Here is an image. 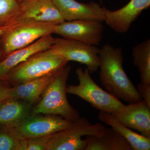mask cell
Masks as SVG:
<instances>
[{
	"label": "cell",
	"instance_id": "8992f818",
	"mask_svg": "<svg viewBox=\"0 0 150 150\" xmlns=\"http://www.w3.org/2000/svg\"><path fill=\"white\" fill-rule=\"evenodd\" d=\"M54 25L35 21L21 22L6 27L2 35L6 55L29 46L43 36L53 33Z\"/></svg>",
	"mask_w": 150,
	"mask_h": 150
},
{
	"label": "cell",
	"instance_id": "ac0fdd59",
	"mask_svg": "<svg viewBox=\"0 0 150 150\" xmlns=\"http://www.w3.org/2000/svg\"><path fill=\"white\" fill-rule=\"evenodd\" d=\"M98 119L102 123L110 126L124 137L133 150H150V139L138 134L121 124L110 113L100 111Z\"/></svg>",
	"mask_w": 150,
	"mask_h": 150
},
{
	"label": "cell",
	"instance_id": "9a60e30c",
	"mask_svg": "<svg viewBox=\"0 0 150 150\" xmlns=\"http://www.w3.org/2000/svg\"><path fill=\"white\" fill-rule=\"evenodd\" d=\"M31 104L24 100L8 98L0 103V125L16 127L31 115Z\"/></svg>",
	"mask_w": 150,
	"mask_h": 150
},
{
	"label": "cell",
	"instance_id": "4fadbf2b",
	"mask_svg": "<svg viewBox=\"0 0 150 150\" xmlns=\"http://www.w3.org/2000/svg\"><path fill=\"white\" fill-rule=\"evenodd\" d=\"M65 21L79 20L104 21L105 8L94 2L87 4L76 0H52Z\"/></svg>",
	"mask_w": 150,
	"mask_h": 150
},
{
	"label": "cell",
	"instance_id": "52a82bcc",
	"mask_svg": "<svg viewBox=\"0 0 150 150\" xmlns=\"http://www.w3.org/2000/svg\"><path fill=\"white\" fill-rule=\"evenodd\" d=\"M48 50L69 62L74 61L86 65L90 74L99 69L100 48L96 46L62 38H55Z\"/></svg>",
	"mask_w": 150,
	"mask_h": 150
},
{
	"label": "cell",
	"instance_id": "5b68a950",
	"mask_svg": "<svg viewBox=\"0 0 150 150\" xmlns=\"http://www.w3.org/2000/svg\"><path fill=\"white\" fill-rule=\"evenodd\" d=\"M104 125L93 124L86 118L80 117L65 129L51 135L48 150H85L88 142L83 136H100Z\"/></svg>",
	"mask_w": 150,
	"mask_h": 150
},
{
	"label": "cell",
	"instance_id": "e0dca14e",
	"mask_svg": "<svg viewBox=\"0 0 150 150\" xmlns=\"http://www.w3.org/2000/svg\"><path fill=\"white\" fill-rule=\"evenodd\" d=\"M85 150H133L127 140L112 128L104 126L100 136H87Z\"/></svg>",
	"mask_w": 150,
	"mask_h": 150
},
{
	"label": "cell",
	"instance_id": "ffe728a7",
	"mask_svg": "<svg viewBox=\"0 0 150 150\" xmlns=\"http://www.w3.org/2000/svg\"><path fill=\"white\" fill-rule=\"evenodd\" d=\"M0 133V150H27V140L13 128Z\"/></svg>",
	"mask_w": 150,
	"mask_h": 150
},
{
	"label": "cell",
	"instance_id": "6da1fadb",
	"mask_svg": "<svg viewBox=\"0 0 150 150\" xmlns=\"http://www.w3.org/2000/svg\"><path fill=\"white\" fill-rule=\"evenodd\" d=\"M100 82L108 92L129 103L139 102L142 98L123 69L121 48L106 44L100 49Z\"/></svg>",
	"mask_w": 150,
	"mask_h": 150
},
{
	"label": "cell",
	"instance_id": "3957f363",
	"mask_svg": "<svg viewBox=\"0 0 150 150\" xmlns=\"http://www.w3.org/2000/svg\"><path fill=\"white\" fill-rule=\"evenodd\" d=\"M68 63L47 49L33 54L18 65L10 71L4 79L14 86L18 85L58 72Z\"/></svg>",
	"mask_w": 150,
	"mask_h": 150
},
{
	"label": "cell",
	"instance_id": "9c48e42d",
	"mask_svg": "<svg viewBox=\"0 0 150 150\" xmlns=\"http://www.w3.org/2000/svg\"><path fill=\"white\" fill-rule=\"evenodd\" d=\"M71 122L59 115L33 114L13 129L27 140L52 135L65 129Z\"/></svg>",
	"mask_w": 150,
	"mask_h": 150
},
{
	"label": "cell",
	"instance_id": "30bf717a",
	"mask_svg": "<svg viewBox=\"0 0 150 150\" xmlns=\"http://www.w3.org/2000/svg\"><path fill=\"white\" fill-rule=\"evenodd\" d=\"M19 2L20 13L12 24L35 21L56 25L65 21L52 0H21Z\"/></svg>",
	"mask_w": 150,
	"mask_h": 150
},
{
	"label": "cell",
	"instance_id": "277c9868",
	"mask_svg": "<svg viewBox=\"0 0 150 150\" xmlns=\"http://www.w3.org/2000/svg\"><path fill=\"white\" fill-rule=\"evenodd\" d=\"M76 73L79 84L67 86V93L76 96L90 103L94 108L110 114L124 105L120 100L98 85L91 76L86 68L83 71L79 67L76 70Z\"/></svg>",
	"mask_w": 150,
	"mask_h": 150
},
{
	"label": "cell",
	"instance_id": "cb8c5ba5",
	"mask_svg": "<svg viewBox=\"0 0 150 150\" xmlns=\"http://www.w3.org/2000/svg\"><path fill=\"white\" fill-rule=\"evenodd\" d=\"M9 88L0 85V103L8 98Z\"/></svg>",
	"mask_w": 150,
	"mask_h": 150
},
{
	"label": "cell",
	"instance_id": "484cf974",
	"mask_svg": "<svg viewBox=\"0 0 150 150\" xmlns=\"http://www.w3.org/2000/svg\"><path fill=\"white\" fill-rule=\"evenodd\" d=\"M18 1H21V0H18Z\"/></svg>",
	"mask_w": 150,
	"mask_h": 150
},
{
	"label": "cell",
	"instance_id": "2e32d148",
	"mask_svg": "<svg viewBox=\"0 0 150 150\" xmlns=\"http://www.w3.org/2000/svg\"><path fill=\"white\" fill-rule=\"evenodd\" d=\"M57 73L9 88L8 98L21 100L31 104L34 103L42 95Z\"/></svg>",
	"mask_w": 150,
	"mask_h": 150
},
{
	"label": "cell",
	"instance_id": "ba28073f",
	"mask_svg": "<svg viewBox=\"0 0 150 150\" xmlns=\"http://www.w3.org/2000/svg\"><path fill=\"white\" fill-rule=\"evenodd\" d=\"M102 22L79 20L64 21L54 25L53 33L63 38L80 41L89 45H99L102 38Z\"/></svg>",
	"mask_w": 150,
	"mask_h": 150
},
{
	"label": "cell",
	"instance_id": "44dd1931",
	"mask_svg": "<svg viewBox=\"0 0 150 150\" xmlns=\"http://www.w3.org/2000/svg\"><path fill=\"white\" fill-rule=\"evenodd\" d=\"M20 12V5L18 0H0V26L13 24Z\"/></svg>",
	"mask_w": 150,
	"mask_h": 150
},
{
	"label": "cell",
	"instance_id": "7a4b0ae2",
	"mask_svg": "<svg viewBox=\"0 0 150 150\" xmlns=\"http://www.w3.org/2000/svg\"><path fill=\"white\" fill-rule=\"evenodd\" d=\"M71 69L67 65L56 73L42 94L40 102L32 110L33 114L59 115L71 122L80 117L67 98V83Z\"/></svg>",
	"mask_w": 150,
	"mask_h": 150
},
{
	"label": "cell",
	"instance_id": "603a6c76",
	"mask_svg": "<svg viewBox=\"0 0 150 150\" xmlns=\"http://www.w3.org/2000/svg\"><path fill=\"white\" fill-rule=\"evenodd\" d=\"M137 88L142 99L150 108V85L139 83Z\"/></svg>",
	"mask_w": 150,
	"mask_h": 150
},
{
	"label": "cell",
	"instance_id": "7c38bea8",
	"mask_svg": "<svg viewBox=\"0 0 150 150\" xmlns=\"http://www.w3.org/2000/svg\"><path fill=\"white\" fill-rule=\"evenodd\" d=\"M150 6V0H131L117 10L111 11L105 8L104 21L115 32L126 33L132 23Z\"/></svg>",
	"mask_w": 150,
	"mask_h": 150
},
{
	"label": "cell",
	"instance_id": "d6986e66",
	"mask_svg": "<svg viewBox=\"0 0 150 150\" xmlns=\"http://www.w3.org/2000/svg\"><path fill=\"white\" fill-rule=\"evenodd\" d=\"M133 64L140 72L141 83L150 85V40H144L132 48Z\"/></svg>",
	"mask_w": 150,
	"mask_h": 150
},
{
	"label": "cell",
	"instance_id": "d4e9b609",
	"mask_svg": "<svg viewBox=\"0 0 150 150\" xmlns=\"http://www.w3.org/2000/svg\"><path fill=\"white\" fill-rule=\"evenodd\" d=\"M6 27V26H0V37L2 36L5 30ZM1 53H0V57H1Z\"/></svg>",
	"mask_w": 150,
	"mask_h": 150
},
{
	"label": "cell",
	"instance_id": "5bb4252c",
	"mask_svg": "<svg viewBox=\"0 0 150 150\" xmlns=\"http://www.w3.org/2000/svg\"><path fill=\"white\" fill-rule=\"evenodd\" d=\"M51 34L43 36L25 48L14 51L0 62V79H4L11 70L33 54L47 50L54 43Z\"/></svg>",
	"mask_w": 150,
	"mask_h": 150
},
{
	"label": "cell",
	"instance_id": "8fae6325",
	"mask_svg": "<svg viewBox=\"0 0 150 150\" xmlns=\"http://www.w3.org/2000/svg\"><path fill=\"white\" fill-rule=\"evenodd\" d=\"M111 115L121 124L150 139V108L144 100L124 104Z\"/></svg>",
	"mask_w": 150,
	"mask_h": 150
},
{
	"label": "cell",
	"instance_id": "7402d4cb",
	"mask_svg": "<svg viewBox=\"0 0 150 150\" xmlns=\"http://www.w3.org/2000/svg\"><path fill=\"white\" fill-rule=\"evenodd\" d=\"M51 135L27 139V150H48Z\"/></svg>",
	"mask_w": 150,
	"mask_h": 150
}]
</instances>
